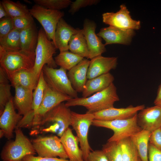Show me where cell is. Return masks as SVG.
Here are the masks:
<instances>
[{
  "label": "cell",
  "mask_w": 161,
  "mask_h": 161,
  "mask_svg": "<svg viewBox=\"0 0 161 161\" xmlns=\"http://www.w3.org/2000/svg\"><path fill=\"white\" fill-rule=\"evenodd\" d=\"M72 112L64 103H60L42 117L38 124L31 129L30 135L34 136L51 133L60 137L71 126Z\"/></svg>",
  "instance_id": "cell-1"
},
{
  "label": "cell",
  "mask_w": 161,
  "mask_h": 161,
  "mask_svg": "<svg viewBox=\"0 0 161 161\" xmlns=\"http://www.w3.org/2000/svg\"><path fill=\"white\" fill-rule=\"evenodd\" d=\"M119 100L117 88L112 83L105 89L89 97L72 98L65 105L68 107L82 106L87 110L86 112L94 113L114 107V103Z\"/></svg>",
  "instance_id": "cell-2"
},
{
  "label": "cell",
  "mask_w": 161,
  "mask_h": 161,
  "mask_svg": "<svg viewBox=\"0 0 161 161\" xmlns=\"http://www.w3.org/2000/svg\"><path fill=\"white\" fill-rule=\"evenodd\" d=\"M35 52H29L21 50L6 51L0 47V65L8 77L20 70L33 69L35 63Z\"/></svg>",
  "instance_id": "cell-3"
},
{
  "label": "cell",
  "mask_w": 161,
  "mask_h": 161,
  "mask_svg": "<svg viewBox=\"0 0 161 161\" xmlns=\"http://www.w3.org/2000/svg\"><path fill=\"white\" fill-rule=\"evenodd\" d=\"M15 138L6 143L1 153L2 161H23L29 155H35L36 152L31 140L25 136L21 128H16Z\"/></svg>",
  "instance_id": "cell-4"
},
{
  "label": "cell",
  "mask_w": 161,
  "mask_h": 161,
  "mask_svg": "<svg viewBox=\"0 0 161 161\" xmlns=\"http://www.w3.org/2000/svg\"><path fill=\"white\" fill-rule=\"evenodd\" d=\"M57 49L53 41L48 38L43 28H40L38 30V43L35 51V61L33 69L38 79L44 65L54 68L57 67L53 57Z\"/></svg>",
  "instance_id": "cell-5"
},
{
  "label": "cell",
  "mask_w": 161,
  "mask_h": 161,
  "mask_svg": "<svg viewBox=\"0 0 161 161\" xmlns=\"http://www.w3.org/2000/svg\"><path fill=\"white\" fill-rule=\"evenodd\" d=\"M137 114L130 118L124 120L104 121L93 120L92 125L107 128L112 130L114 134L108 142H118L130 137L142 129L138 125Z\"/></svg>",
  "instance_id": "cell-6"
},
{
  "label": "cell",
  "mask_w": 161,
  "mask_h": 161,
  "mask_svg": "<svg viewBox=\"0 0 161 161\" xmlns=\"http://www.w3.org/2000/svg\"><path fill=\"white\" fill-rule=\"evenodd\" d=\"M66 70L61 67L57 69L49 67L46 65L42 69L44 79L50 87L72 98H77L78 92L73 88Z\"/></svg>",
  "instance_id": "cell-7"
},
{
  "label": "cell",
  "mask_w": 161,
  "mask_h": 161,
  "mask_svg": "<svg viewBox=\"0 0 161 161\" xmlns=\"http://www.w3.org/2000/svg\"><path fill=\"white\" fill-rule=\"evenodd\" d=\"M29 11L33 17L41 24L49 39L52 41L55 46V34L56 27L59 20L64 16V13L35 4Z\"/></svg>",
  "instance_id": "cell-8"
},
{
  "label": "cell",
  "mask_w": 161,
  "mask_h": 161,
  "mask_svg": "<svg viewBox=\"0 0 161 161\" xmlns=\"http://www.w3.org/2000/svg\"><path fill=\"white\" fill-rule=\"evenodd\" d=\"M38 156L43 157H57L67 159L68 156L58 136L50 135L38 136L31 140Z\"/></svg>",
  "instance_id": "cell-9"
},
{
  "label": "cell",
  "mask_w": 161,
  "mask_h": 161,
  "mask_svg": "<svg viewBox=\"0 0 161 161\" xmlns=\"http://www.w3.org/2000/svg\"><path fill=\"white\" fill-rule=\"evenodd\" d=\"M71 126L75 131L79 141L84 161H86L92 149L88 140L89 128L95 119L93 113L79 114L72 112Z\"/></svg>",
  "instance_id": "cell-10"
},
{
  "label": "cell",
  "mask_w": 161,
  "mask_h": 161,
  "mask_svg": "<svg viewBox=\"0 0 161 161\" xmlns=\"http://www.w3.org/2000/svg\"><path fill=\"white\" fill-rule=\"evenodd\" d=\"M120 7V10L115 13H103L102 14L103 22L122 30L139 29L140 27V21L132 18L125 5L122 4Z\"/></svg>",
  "instance_id": "cell-11"
},
{
  "label": "cell",
  "mask_w": 161,
  "mask_h": 161,
  "mask_svg": "<svg viewBox=\"0 0 161 161\" xmlns=\"http://www.w3.org/2000/svg\"><path fill=\"white\" fill-rule=\"evenodd\" d=\"M13 97L7 103L0 117V138L8 140L13 137V132L23 116L17 113L13 102Z\"/></svg>",
  "instance_id": "cell-12"
},
{
  "label": "cell",
  "mask_w": 161,
  "mask_h": 161,
  "mask_svg": "<svg viewBox=\"0 0 161 161\" xmlns=\"http://www.w3.org/2000/svg\"><path fill=\"white\" fill-rule=\"evenodd\" d=\"M72 98L68 95L54 90L47 83L43 100L37 114L34 116L32 128L36 126L48 111L60 103Z\"/></svg>",
  "instance_id": "cell-13"
},
{
  "label": "cell",
  "mask_w": 161,
  "mask_h": 161,
  "mask_svg": "<svg viewBox=\"0 0 161 161\" xmlns=\"http://www.w3.org/2000/svg\"><path fill=\"white\" fill-rule=\"evenodd\" d=\"M96 27V25L93 21L88 19L84 20L82 30L89 51L88 58L90 59L101 55L106 51L105 45L102 43L100 37L95 33Z\"/></svg>",
  "instance_id": "cell-14"
},
{
  "label": "cell",
  "mask_w": 161,
  "mask_h": 161,
  "mask_svg": "<svg viewBox=\"0 0 161 161\" xmlns=\"http://www.w3.org/2000/svg\"><path fill=\"white\" fill-rule=\"evenodd\" d=\"M145 108L144 104L136 106L130 105L125 108H117L114 107L93 114L95 119L98 120L109 121L124 120L132 117Z\"/></svg>",
  "instance_id": "cell-15"
},
{
  "label": "cell",
  "mask_w": 161,
  "mask_h": 161,
  "mask_svg": "<svg viewBox=\"0 0 161 161\" xmlns=\"http://www.w3.org/2000/svg\"><path fill=\"white\" fill-rule=\"evenodd\" d=\"M137 121L142 129L151 132L161 127V108L155 105L145 108L137 113Z\"/></svg>",
  "instance_id": "cell-16"
},
{
  "label": "cell",
  "mask_w": 161,
  "mask_h": 161,
  "mask_svg": "<svg viewBox=\"0 0 161 161\" xmlns=\"http://www.w3.org/2000/svg\"><path fill=\"white\" fill-rule=\"evenodd\" d=\"M134 30H122L113 26L102 28L97 35L105 41V45L114 44H129L135 35Z\"/></svg>",
  "instance_id": "cell-17"
},
{
  "label": "cell",
  "mask_w": 161,
  "mask_h": 161,
  "mask_svg": "<svg viewBox=\"0 0 161 161\" xmlns=\"http://www.w3.org/2000/svg\"><path fill=\"white\" fill-rule=\"evenodd\" d=\"M117 64L116 57H105L100 55L90 61L87 79H90L109 72L115 69Z\"/></svg>",
  "instance_id": "cell-18"
},
{
  "label": "cell",
  "mask_w": 161,
  "mask_h": 161,
  "mask_svg": "<svg viewBox=\"0 0 161 161\" xmlns=\"http://www.w3.org/2000/svg\"><path fill=\"white\" fill-rule=\"evenodd\" d=\"M60 139L69 160L84 161L82 151L78 146L79 139L73 134L70 128H68Z\"/></svg>",
  "instance_id": "cell-19"
},
{
  "label": "cell",
  "mask_w": 161,
  "mask_h": 161,
  "mask_svg": "<svg viewBox=\"0 0 161 161\" xmlns=\"http://www.w3.org/2000/svg\"><path fill=\"white\" fill-rule=\"evenodd\" d=\"M89 63V60L84 58L67 73L73 88L77 92H82L87 81Z\"/></svg>",
  "instance_id": "cell-20"
},
{
  "label": "cell",
  "mask_w": 161,
  "mask_h": 161,
  "mask_svg": "<svg viewBox=\"0 0 161 161\" xmlns=\"http://www.w3.org/2000/svg\"><path fill=\"white\" fill-rule=\"evenodd\" d=\"M79 29H76L68 24L62 18L58 21L55 34V46L60 52L68 51L69 41Z\"/></svg>",
  "instance_id": "cell-21"
},
{
  "label": "cell",
  "mask_w": 161,
  "mask_h": 161,
  "mask_svg": "<svg viewBox=\"0 0 161 161\" xmlns=\"http://www.w3.org/2000/svg\"><path fill=\"white\" fill-rule=\"evenodd\" d=\"M14 88L13 99L14 107L18 113L23 116L32 110L33 91L19 86Z\"/></svg>",
  "instance_id": "cell-22"
},
{
  "label": "cell",
  "mask_w": 161,
  "mask_h": 161,
  "mask_svg": "<svg viewBox=\"0 0 161 161\" xmlns=\"http://www.w3.org/2000/svg\"><path fill=\"white\" fill-rule=\"evenodd\" d=\"M114 80V76L110 72L88 79L82 92V97H89L105 89L113 83Z\"/></svg>",
  "instance_id": "cell-23"
},
{
  "label": "cell",
  "mask_w": 161,
  "mask_h": 161,
  "mask_svg": "<svg viewBox=\"0 0 161 161\" xmlns=\"http://www.w3.org/2000/svg\"><path fill=\"white\" fill-rule=\"evenodd\" d=\"M8 78L13 87L19 86L33 91L36 87L39 79L33 69L19 71L12 74Z\"/></svg>",
  "instance_id": "cell-24"
},
{
  "label": "cell",
  "mask_w": 161,
  "mask_h": 161,
  "mask_svg": "<svg viewBox=\"0 0 161 161\" xmlns=\"http://www.w3.org/2000/svg\"><path fill=\"white\" fill-rule=\"evenodd\" d=\"M38 31L35 22L20 31L21 50L29 52H35L37 45Z\"/></svg>",
  "instance_id": "cell-25"
},
{
  "label": "cell",
  "mask_w": 161,
  "mask_h": 161,
  "mask_svg": "<svg viewBox=\"0 0 161 161\" xmlns=\"http://www.w3.org/2000/svg\"><path fill=\"white\" fill-rule=\"evenodd\" d=\"M151 132L142 129L130 137L134 143L142 161H148V146Z\"/></svg>",
  "instance_id": "cell-26"
},
{
  "label": "cell",
  "mask_w": 161,
  "mask_h": 161,
  "mask_svg": "<svg viewBox=\"0 0 161 161\" xmlns=\"http://www.w3.org/2000/svg\"><path fill=\"white\" fill-rule=\"evenodd\" d=\"M68 49L73 53L88 58L89 51L82 30L73 35L69 43Z\"/></svg>",
  "instance_id": "cell-27"
},
{
  "label": "cell",
  "mask_w": 161,
  "mask_h": 161,
  "mask_svg": "<svg viewBox=\"0 0 161 161\" xmlns=\"http://www.w3.org/2000/svg\"><path fill=\"white\" fill-rule=\"evenodd\" d=\"M4 69L0 67V115L7 103L13 97L11 92V84Z\"/></svg>",
  "instance_id": "cell-28"
},
{
  "label": "cell",
  "mask_w": 161,
  "mask_h": 161,
  "mask_svg": "<svg viewBox=\"0 0 161 161\" xmlns=\"http://www.w3.org/2000/svg\"><path fill=\"white\" fill-rule=\"evenodd\" d=\"M0 2L9 17L12 18L32 16L27 6L19 1L3 0Z\"/></svg>",
  "instance_id": "cell-29"
},
{
  "label": "cell",
  "mask_w": 161,
  "mask_h": 161,
  "mask_svg": "<svg viewBox=\"0 0 161 161\" xmlns=\"http://www.w3.org/2000/svg\"><path fill=\"white\" fill-rule=\"evenodd\" d=\"M84 59V58L68 51L60 52L55 58L57 65L70 70Z\"/></svg>",
  "instance_id": "cell-30"
},
{
  "label": "cell",
  "mask_w": 161,
  "mask_h": 161,
  "mask_svg": "<svg viewBox=\"0 0 161 161\" xmlns=\"http://www.w3.org/2000/svg\"><path fill=\"white\" fill-rule=\"evenodd\" d=\"M20 31L14 28L7 35L0 38V47L7 51L21 50Z\"/></svg>",
  "instance_id": "cell-31"
},
{
  "label": "cell",
  "mask_w": 161,
  "mask_h": 161,
  "mask_svg": "<svg viewBox=\"0 0 161 161\" xmlns=\"http://www.w3.org/2000/svg\"><path fill=\"white\" fill-rule=\"evenodd\" d=\"M121 152V161H137L138 155L137 148L130 137L119 141Z\"/></svg>",
  "instance_id": "cell-32"
},
{
  "label": "cell",
  "mask_w": 161,
  "mask_h": 161,
  "mask_svg": "<svg viewBox=\"0 0 161 161\" xmlns=\"http://www.w3.org/2000/svg\"><path fill=\"white\" fill-rule=\"evenodd\" d=\"M46 84L42 70L37 85L33 93V100L32 110L34 112L35 116L37 114L43 100Z\"/></svg>",
  "instance_id": "cell-33"
},
{
  "label": "cell",
  "mask_w": 161,
  "mask_h": 161,
  "mask_svg": "<svg viewBox=\"0 0 161 161\" xmlns=\"http://www.w3.org/2000/svg\"><path fill=\"white\" fill-rule=\"evenodd\" d=\"M102 150L108 161H121L122 152L119 141H107L103 145Z\"/></svg>",
  "instance_id": "cell-34"
},
{
  "label": "cell",
  "mask_w": 161,
  "mask_h": 161,
  "mask_svg": "<svg viewBox=\"0 0 161 161\" xmlns=\"http://www.w3.org/2000/svg\"><path fill=\"white\" fill-rule=\"evenodd\" d=\"M35 4L46 8L53 10H59L70 5V0H34Z\"/></svg>",
  "instance_id": "cell-35"
},
{
  "label": "cell",
  "mask_w": 161,
  "mask_h": 161,
  "mask_svg": "<svg viewBox=\"0 0 161 161\" xmlns=\"http://www.w3.org/2000/svg\"><path fill=\"white\" fill-rule=\"evenodd\" d=\"M14 28L21 30L28 27L35 22L33 17L21 16L12 18Z\"/></svg>",
  "instance_id": "cell-36"
},
{
  "label": "cell",
  "mask_w": 161,
  "mask_h": 161,
  "mask_svg": "<svg viewBox=\"0 0 161 161\" xmlns=\"http://www.w3.org/2000/svg\"><path fill=\"white\" fill-rule=\"evenodd\" d=\"M99 2L98 0H76L72 2L69 12L73 14L82 7L96 4Z\"/></svg>",
  "instance_id": "cell-37"
},
{
  "label": "cell",
  "mask_w": 161,
  "mask_h": 161,
  "mask_svg": "<svg viewBox=\"0 0 161 161\" xmlns=\"http://www.w3.org/2000/svg\"><path fill=\"white\" fill-rule=\"evenodd\" d=\"M14 29L12 18L7 17L0 19V38L7 35Z\"/></svg>",
  "instance_id": "cell-38"
},
{
  "label": "cell",
  "mask_w": 161,
  "mask_h": 161,
  "mask_svg": "<svg viewBox=\"0 0 161 161\" xmlns=\"http://www.w3.org/2000/svg\"><path fill=\"white\" fill-rule=\"evenodd\" d=\"M149 143L157 149L161 151V127L151 132Z\"/></svg>",
  "instance_id": "cell-39"
},
{
  "label": "cell",
  "mask_w": 161,
  "mask_h": 161,
  "mask_svg": "<svg viewBox=\"0 0 161 161\" xmlns=\"http://www.w3.org/2000/svg\"><path fill=\"white\" fill-rule=\"evenodd\" d=\"M86 161H108L103 151L96 150L91 151L89 154Z\"/></svg>",
  "instance_id": "cell-40"
},
{
  "label": "cell",
  "mask_w": 161,
  "mask_h": 161,
  "mask_svg": "<svg viewBox=\"0 0 161 161\" xmlns=\"http://www.w3.org/2000/svg\"><path fill=\"white\" fill-rule=\"evenodd\" d=\"M148 161H161V151L149 143Z\"/></svg>",
  "instance_id": "cell-41"
},
{
  "label": "cell",
  "mask_w": 161,
  "mask_h": 161,
  "mask_svg": "<svg viewBox=\"0 0 161 161\" xmlns=\"http://www.w3.org/2000/svg\"><path fill=\"white\" fill-rule=\"evenodd\" d=\"M23 161H70L67 159L58 157H43L38 156L29 155L25 157Z\"/></svg>",
  "instance_id": "cell-42"
},
{
  "label": "cell",
  "mask_w": 161,
  "mask_h": 161,
  "mask_svg": "<svg viewBox=\"0 0 161 161\" xmlns=\"http://www.w3.org/2000/svg\"><path fill=\"white\" fill-rule=\"evenodd\" d=\"M154 103L155 106L161 108V84L158 88L157 96L154 100Z\"/></svg>",
  "instance_id": "cell-43"
},
{
  "label": "cell",
  "mask_w": 161,
  "mask_h": 161,
  "mask_svg": "<svg viewBox=\"0 0 161 161\" xmlns=\"http://www.w3.org/2000/svg\"><path fill=\"white\" fill-rule=\"evenodd\" d=\"M10 17L8 16L7 12L0 2V19L4 18Z\"/></svg>",
  "instance_id": "cell-44"
},
{
  "label": "cell",
  "mask_w": 161,
  "mask_h": 161,
  "mask_svg": "<svg viewBox=\"0 0 161 161\" xmlns=\"http://www.w3.org/2000/svg\"><path fill=\"white\" fill-rule=\"evenodd\" d=\"M137 161H142V160H141L140 158H139V157H138V160Z\"/></svg>",
  "instance_id": "cell-45"
}]
</instances>
